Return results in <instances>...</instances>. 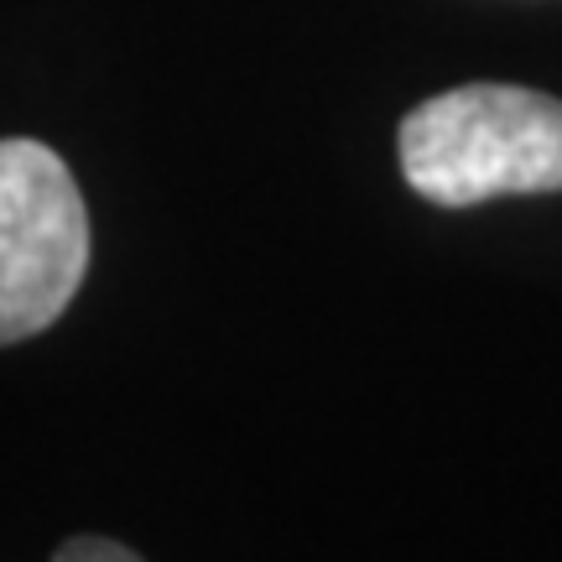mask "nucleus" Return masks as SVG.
Listing matches in <instances>:
<instances>
[{"label": "nucleus", "instance_id": "obj_1", "mask_svg": "<svg viewBox=\"0 0 562 562\" xmlns=\"http://www.w3.org/2000/svg\"><path fill=\"white\" fill-rule=\"evenodd\" d=\"M402 178L438 209L562 193V100L521 83H463L396 131Z\"/></svg>", "mask_w": 562, "mask_h": 562}, {"label": "nucleus", "instance_id": "obj_2", "mask_svg": "<svg viewBox=\"0 0 562 562\" xmlns=\"http://www.w3.org/2000/svg\"><path fill=\"white\" fill-rule=\"evenodd\" d=\"M89 271V209L68 161L32 136L0 140V349L68 313Z\"/></svg>", "mask_w": 562, "mask_h": 562}, {"label": "nucleus", "instance_id": "obj_3", "mask_svg": "<svg viewBox=\"0 0 562 562\" xmlns=\"http://www.w3.org/2000/svg\"><path fill=\"white\" fill-rule=\"evenodd\" d=\"M53 562H140V552H131L115 537H68L53 552Z\"/></svg>", "mask_w": 562, "mask_h": 562}]
</instances>
